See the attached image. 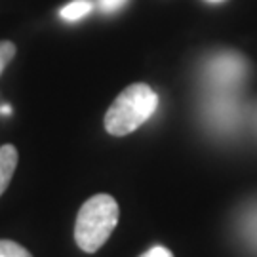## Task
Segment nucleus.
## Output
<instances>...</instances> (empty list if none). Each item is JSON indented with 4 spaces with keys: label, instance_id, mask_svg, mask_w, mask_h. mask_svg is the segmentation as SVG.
Returning <instances> with one entry per match:
<instances>
[{
    "label": "nucleus",
    "instance_id": "nucleus-1",
    "mask_svg": "<svg viewBox=\"0 0 257 257\" xmlns=\"http://www.w3.org/2000/svg\"><path fill=\"white\" fill-rule=\"evenodd\" d=\"M158 107V95L147 84H132L112 101L105 114V130L110 136H128L145 124Z\"/></svg>",
    "mask_w": 257,
    "mask_h": 257
},
{
    "label": "nucleus",
    "instance_id": "nucleus-2",
    "mask_svg": "<svg viewBox=\"0 0 257 257\" xmlns=\"http://www.w3.org/2000/svg\"><path fill=\"white\" fill-rule=\"evenodd\" d=\"M118 223V204L110 194H95L86 200L76 215L74 240L78 248L93 253L109 240Z\"/></svg>",
    "mask_w": 257,
    "mask_h": 257
},
{
    "label": "nucleus",
    "instance_id": "nucleus-3",
    "mask_svg": "<svg viewBox=\"0 0 257 257\" xmlns=\"http://www.w3.org/2000/svg\"><path fill=\"white\" fill-rule=\"evenodd\" d=\"M246 73V63L244 59L236 54H225L213 59L210 65V74L215 82L219 84H232L240 80Z\"/></svg>",
    "mask_w": 257,
    "mask_h": 257
},
{
    "label": "nucleus",
    "instance_id": "nucleus-4",
    "mask_svg": "<svg viewBox=\"0 0 257 257\" xmlns=\"http://www.w3.org/2000/svg\"><path fill=\"white\" fill-rule=\"evenodd\" d=\"M18 149L14 145H2L0 147V196L8 189L10 181L14 177V172L18 168Z\"/></svg>",
    "mask_w": 257,
    "mask_h": 257
},
{
    "label": "nucleus",
    "instance_id": "nucleus-5",
    "mask_svg": "<svg viewBox=\"0 0 257 257\" xmlns=\"http://www.w3.org/2000/svg\"><path fill=\"white\" fill-rule=\"evenodd\" d=\"M93 10V4L90 0H73L71 4H67L61 10V18L65 21H78V19L86 18Z\"/></svg>",
    "mask_w": 257,
    "mask_h": 257
},
{
    "label": "nucleus",
    "instance_id": "nucleus-6",
    "mask_svg": "<svg viewBox=\"0 0 257 257\" xmlns=\"http://www.w3.org/2000/svg\"><path fill=\"white\" fill-rule=\"evenodd\" d=\"M0 257H33L27 249L18 242L0 240Z\"/></svg>",
    "mask_w": 257,
    "mask_h": 257
},
{
    "label": "nucleus",
    "instance_id": "nucleus-7",
    "mask_svg": "<svg viewBox=\"0 0 257 257\" xmlns=\"http://www.w3.org/2000/svg\"><path fill=\"white\" fill-rule=\"evenodd\" d=\"M14 55H16V44L10 42V40H2L0 42V74L8 67L10 61L14 59Z\"/></svg>",
    "mask_w": 257,
    "mask_h": 257
},
{
    "label": "nucleus",
    "instance_id": "nucleus-8",
    "mask_svg": "<svg viewBox=\"0 0 257 257\" xmlns=\"http://www.w3.org/2000/svg\"><path fill=\"white\" fill-rule=\"evenodd\" d=\"M126 2H128V0H97V6H99V10L105 12V14H112V12H116V10L122 8Z\"/></svg>",
    "mask_w": 257,
    "mask_h": 257
},
{
    "label": "nucleus",
    "instance_id": "nucleus-9",
    "mask_svg": "<svg viewBox=\"0 0 257 257\" xmlns=\"http://www.w3.org/2000/svg\"><path fill=\"white\" fill-rule=\"evenodd\" d=\"M246 234L257 244V211L251 213L248 219H246Z\"/></svg>",
    "mask_w": 257,
    "mask_h": 257
},
{
    "label": "nucleus",
    "instance_id": "nucleus-10",
    "mask_svg": "<svg viewBox=\"0 0 257 257\" xmlns=\"http://www.w3.org/2000/svg\"><path fill=\"white\" fill-rule=\"evenodd\" d=\"M141 257H174L172 255V251L164 246H155V248H151L149 251H145Z\"/></svg>",
    "mask_w": 257,
    "mask_h": 257
},
{
    "label": "nucleus",
    "instance_id": "nucleus-11",
    "mask_svg": "<svg viewBox=\"0 0 257 257\" xmlns=\"http://www.w3.org/2000/svg\"><path fill=\"white\" fill-rule=\"evenodd\" d=\"M210 2H223V0H210Z\"/></svg>",
    "mask_w": 257,
    "mask_h": 257
}]
</instances>
